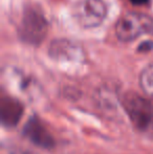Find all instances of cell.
Returning a JSON list of instances; mask_svg holds the SVG:
<instances>
[{"instance_id":"cell-9","label":"cell","mask_w":153,"mask_h":154,"mask_svg":"<svg viewBox=\"0 0 153 154\" xmlns=\"http://www.w3.org/2000/svg\"><path fill=\"white\" fill-rule=\"evenodd\" d=\"M129 1L135 5H144V4H147L149 0H129Z\"/></svg>"},{"instance_id":"cell-5","label":"cell","mask_w":153,"mask_h":154,"mask_svg":"<svg viewBox=\"0 0 153 154\" xmlns=\"http://www.w3.org/2000/svg\"><path fill=\"white\" fill-rule=\"evenodd\" d=\"M23 133L32 143L41 148L50 149L55 146V140L50 132L36 116H32L29 119L24 126Z\"/></svg>"},{"instance_id":"cell-1","label":"cell","mask_w":153,"mask_h":154,"mask_svg":"<svg viewBox=\"0 0 153 154\" xmlns=\"http://www.w3.org/2000/svg\"><path fill=\"white\" fill-rule=\"evenodd\" d=\"M122 105L133 127L141 133L153 137V102L136 92H126Z\"/></svg>"},{"instance_id":"cell-3","label":"cell","mask_w":153,"mask_h":154,"mask_svg":"<svg viewBox=\"0 0 153 154\" xmlns=\"http://www.w3.org/2000/svg\"><path fill=\"white\" fill-rule=\"evenodd\" d=\"M47 31L48 22L43 13L36 6H27L18 27L20 38L29 44H38L45 38Z\"/></svg>"},{"instance_id":"cell-7","label":"cell","mask_w":153,"mask_h":154,"mask_svg":"<svg viewBox=\"0 0 153 154\" xmlns=\"http://www.w3.org/2000/svg\"><path fill=\"white\" fill-rule=\"evenodd\" d=\"M24 107L18 101L11 97H2L0 100V119L3 126L15 127L23 116Z\"/></svg>"},{"instance_id":"cell-6","label":"cell","mask_w":153,"mask_h":154,"mask_svg":"<svg viewBox=\"0 0 153 154\" xmlns=\"http://www.w3.org/2000/svg\"><path fill=\"white\" fill-rule=\"evenodd\" d=\"M49 56L57 61H72L82 58L83 51L78 43L68 39H56L49 45Z\"/></svg>"},{"instance_id":"cell-2","label":"cell","mask_w":153,"mask_h":154,"mask_svg":"<svg viewBox=\"0 0 153 154\" xmlns=\"http://www.w3.org/2000/svg\"><path fill=\"white\" fill-rule=\"evenodd\" d=\"M143 34L153 35V18L148 15L128 12L116 21L115 35L121 41H132Z\"/></svg>"},{"instance_id":"cell-4","label":"cell","mask_w":153,"mask_h":154,"mask_svg":"<svg viewBox=\"0 0 153 154\" xmlns=\"http://www.w3.org/2000/svg\"><path fill=\"white\" fill-rule=\"evenodd\" d=\"M107 6L103 0H84L76 8V19L81 26L93 29L104 21Z\"/></svg>"},{"instance_id":"cell-8","label":"cell","mask_w":153,"mask_h":154,"mask_svg":"<svg viewBox=\"0 0 153 154\" xmlns=\"http://www.w3.org/2000/svg\"><path fill=\"white\" fill-rule=\"evenodd\" d=\"M139 86L148 95H153V62L142 70L139 75Z\"/></svg>"}]
</instances>
